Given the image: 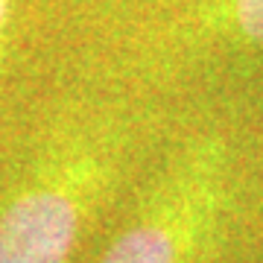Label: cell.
Wrapping results in <instances>:
<instances>
[{
    "label": "cell",
    "instance_id": "1",
    "mask_svg": "<svg viewBox=\"0 0 263 263\" xmlns=\"http://www.w3.org/2000/svg\"><path fill=\"white\" fill-rule=\"evenodd\" d=\"M76 237V208L62 193H27L0 216V263H65Z\"/></svg>",
    "mask_w": 263,
    "mask_h": 263
},
{
    "label": "cell",
    "instance_id": "4",
    "mask_svg": "<svg viewBox=\"0 0 263 263\" xmlns=\"http://www.w3.org/2000/svg\"><path fill=\"white\" fill-rule=\"evenodd\" d=\"M0 18H3V0H0Z\"/></svg>",
    "mask_w": 263,
    "mask_h": 263
},
{
    "label": "cell",
    "instance_id": "3",
    "mask_svg": "<svg viewBox=\"0 0 263 263\" xmlns=\"http://www.w3.org/2000/svg\"><path fill=\"white\" fill-rule=\"evenodd\" d=\"M234 15L246 35L263 41V0H237Z\"/></svg>",
    "mask_w": 263,
    "mask_h": 263
},
{
    "label": "cell",
    "instance_id": "2",
    "mask_svg": "<svg viewBox=\"0 0 263 263\" xmlns=\"http://www.w3.org/2000/svg\"><path fill=\"white\" fill-rule=\"evenodd\" d=\"M103 263H176V240L161 226H138L108 249Z\"/></svg>",
    "mask_w": 263,
    "mask_h": 263
}]
</instances>
